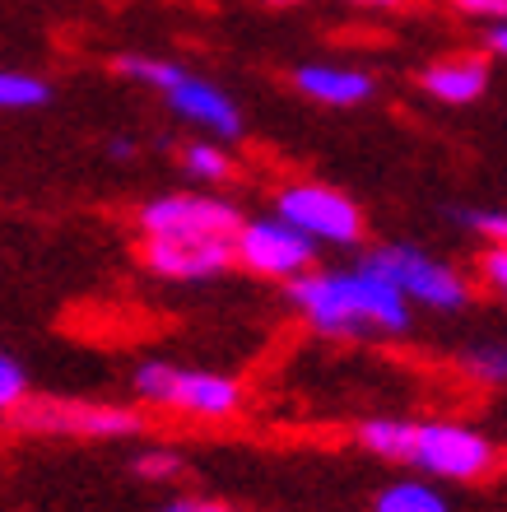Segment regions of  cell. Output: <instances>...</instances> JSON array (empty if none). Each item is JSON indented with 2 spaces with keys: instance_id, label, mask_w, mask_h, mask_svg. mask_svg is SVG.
Here are the masks:
<instances>
[{
  "instance_id": "7",
  "label": "cell",
  "mask_w": 507,
  "mask_h": 512,
  "mask_svg": "<svg viewBox=\"0 0 507 512\" xmlns=\"http://www.w3.org/2000/svg\"><path fill=\"white\" fill-rule=\"evenodd\" d=\"M270 215H280L289 229H298L317 247H359L363 229H368L359 201L326 182H284L275 191Z\"/></svg>"
},
{
  "instance_id": "25",
  "label": "cell",
  "mask_w": 507,
  "mask_h": 512,
  "mask_svg": "<svg viewBox=\"0 0 507 512\" xmlns=\"http://www.w3.org/2000/svg\"><path fill=\"white\" fill-rule=\"evenodd\" d=\"M107 154H117V159H131V154H135V145H131V140H126V135H117V140L107 145Z\"/></svg>"
},
{
  "instance_id": "9",
  "label": "cell",
  "mask_w": 507,
  "mask_h": 512,
  "mask_svg": "<svg viewBox=\"0 0 507 512\" xmlns=\"http://www.w3.org/2000/svg\"><path fill=\"white\" fill-rule=\"evenodd\" d=\"M317 243H307L298 229H289L280 215L247 219L242 215L238 233H233V266L252 270L261 280H298L317 266Z\"/></svg>"
},
{
  "instance_id": "11",
  "label": "cell",
  "mask_w": 507,
  "mask_h": 512,
  "mask_svg": "<svg viewBox=\"0 0 507 512\" xmlns=\"http://www.w3.org/2000/svg\"><path fill=\"white\" fill-rule=\"evenodd\" d=\"M489 56L480 52H461V56H438L419 70V89H424L433 103L442 108H470L480 103L484 89H489Z\"/></svg>"
},
{
  "instance_id": "1",
  "label": "cell",
  "mask_w": 507,
  "mask_h": 512,
  "mask_svg": "<svg viewBox=\"0 0 507 512\" xmlns=\"http://www.w3.org/2000/svg\"><path fill=\"white\" fill-rule=\"evenodd\" d=\"M289 303L326 340H401L410 336L414 308L368 261L335 270H307L289 280Z\"/></svg>"
},
{
  "instance_id": "16",
  "label": "cell",
  "mask_w": 507,
  "mask_h": 512,
  "mask_svg": "<svg viewBox=\"0 0 507 512\" xmlns=\"http://www.w3.org/2000/svg\"><path fill=\"white\" fill-rule=\"evenodd\" d=\"M52 103V84L28 70L0 66V112H33Z\"/></svg>"
},
{
  "instance_id": "8",
  "label": "cell",
  "mask_w": 507,
  "mask_h": 512,
  "mask_svg": "<svg viewBox=\"0 0 507 512\" xmlns=\"http://www.w3.org/2000/svg\"><path fill=\"white\" fill-rule=\"evenodd\" d=\"M19 429L47 433V438H80V443H107V438H140L145 415L135 405L112 401H38L14 410Z\"/></svg>"
},
{
  "instance_id": "15",
  "label": "cell",
  "mask_w": 507,
  "mask_h": 512,
  "mask_svg": "<svg viewBox=\"0 0 507 512\" xmlns=\"http://www.w3.org/2000/svg\"><path fill=\"white\" fill-rule=\"evenodd\" d=\"M373 512H452V503L428 480H396L373 499Z\"/></svg>"
},
{
  "instance_id": "21",
  "label": "cell",
  "mask_w": 507,
  "mask_h": 512,
  "mask_svg": "<svg viewBox=\"0 0 507 512\" xmlns=\"http://www.w3.org/2000/svg\"><path fill=\"white\" fill-rule=\"evenodd\" d=\"M480 280H484V289H494L498 298H507V247H484Z\"/></svg>"
},
{
  "instance_id": "19",
  "label": "cell",
  "mask_w": 507,
  "mask_h": 512,
  "mask_svg": "<svg viewBox=\"0 0 507 512\" xmlns=\"http://www.w3.org/2000/svg\"><path fill=\"white\" fill-rule=\"evenodd\" d=\"M456 224L489 238V247H507V210H484V205H456Z\"/></svg>"
},
{
  "instance_id": "23",
  "label": "cell",
  "mask_w": 507,
  "mask_h": 512,
  "mask_svg": "<svg viewBox=\"0 0 507 512\" xmlns=\"http://www.w3.org/2000/svg\"><path fill=\"white\" fill-rule=\"evenodd\" d=\"M154 512H238V508H233V503H219V499H173Z\"/></svg>"
},
{
  "instance_id": "14",
  "label": "cell",
  "mask_w": 507,
  "mask_h": 512,
  "mask_svg": "<svg viewBox=\"0 0 507 512\" xmlns=\"http://www.w3.org/2000/svg\"><path fill=\"white\" fill-rule=\"evenodd\" d=\"M456 373L475 387H507V340H470L456 354Z\"/></svg>"
},
{
  "instance_id": "2",
  "label": "cell",
  "mask_w": 507,
  "mask_h": 512,
  "mask_svg": "<svg viewBox=\"0 0 507 512\" xmlns=\"http://www.w3.org/2000/svg\"><path fill=\"white\" fill-rule=\"evenodd\" d=\"M112 70L135 84H145V89H159L173 117L201 126L214 140H238L242 135V108L233 103V94H224L219 84L201 80L196 70L177 66V61H163V56H140V52L117 56Z\"/></svg>"
},
{
  "instance_id": "24",
  "label": "cell",
  "mask_w": 507,
  "mask_h": 512,
  "mask_svg": "<svg viewBox=\"0 0 507 512\" xmlns=\"http://www.w3.org/2000/svg\"><path fill=\"white\" fill-rule=\"evenodd\" d=\"M484 47H489V56L507 61V24H484Z\"/></svg>"
},
{
  "instance_id": "10",
  "label": "cell",
  "mask_w": 507,
  "mask_h": 512,
  "mask_svg": "<svg viewBox=\"0 0 507 512\" xmlns=\"http://www.w3.org/2000/svg\"><path fill=\"white\" fill-rule=\"evenodd\" d=\"M140 256H145V266L159 280L201 284L233 266V243H219V238H210V243H159V238H145Z\"/></svg>"
},
{
  "instance_id": "5",
  "label": "cell",
  "mask_w": 507,
  "mask_h": 512,
  "mask_svg": "<svg viewBox=\"0 0 507 512\" xmlns=\"http://www.w3.org/2000/svg\"><path fill=\"white\" fill-rule=\"evenodd\" d=\"M363 261H368L382 280L396 284L410 308L466 312L470 298H475L470 294V280L452 266V261H442V256L424 252V247H414V243H382L363 256Z\"/></svg>"
},
{
  "instance_id": "3",
  "label": "cell",
  "mask_w": 507,
  "mask_h": 512,
  "mask_svg": "<svg viewBox=\"0 0 507 512\" xmlns=\"http://www.w3.org/2000/svg\"><path fill=\"white\" fill-rule=\"evenodd\" d=\"M131 391L140 405H159V410H173V415L187 419H205V424H219V419H233L247 401L238 378L228 373H205V368H182L168 364V359H145L135 364L131 373Z\"/></svg>"
},
{
  "instance_id": "13",
  "label": "cell",
  "mask_w": 507,
  "mask_h": 512,
  "mask_svg": "<svg viewBox=\"0 0 507 512\" xmlns=\"http://www.w3.org/2000/svg\"><path fill=\"white\" fill-rule=\"evenodd\" d=\"M410 433H414V419H401V415H368V419H359V429H354V443H359L363 452H373V457L405 466V457H410Z\"/></svg>"
},
{
  "instance_id": "18",
  "label": "cell",
  "mask_w": 507,
  "mask_h": 512,
  "mask_svg": "<svg viewBox=\"0 0 507 512\" xmlns=\"http://www.w3.org/2000/svg\"><path fill=\"white\" fill-rule=\"evenodd\" d=\"M135 475L140 480H149V485H168V480H177V475L187 471V457L177 452V447H154L149 443L145 452H135Z\"/></svg>"
},
{
  "instance_id": "4",
  "label": "cell",
  "mask_w": 507,
  "mask_h": 512,
  "mask_svg": "<svg viewBox=\"0 0 507 512\" xmlns=\"http://www.w3.org/2000/svg\"><path fill=\"white\" fill-rule=\"evenodd\" d=\"M405 466L428 480H452V485H475L503 466V452L484 429L466 419H414L410 457Z\"/></svg>"
},
{
  "instance_id": "27",
  "label": "cell",
  "mask_w": 507,
  "mask_h": 512,
  "mask_svg": "<svg viewBox=\"0 0 507 512\" xmlns=\"http://www.w3.org/2000/svg\"><path fill=\"white\" fill-rule=\"evenodd\" d=\"M266 5H280V10H284V5H298V0H266Z\"/></svg>"
},
{
  "instance_id": "17",
  "label": "cell",
  "mask_w": 507,
  "mask_h": 512,
  "mask_svg": "<svg viewBox=\"0 0 507 512\" xmlns=\"http://www.w3.org/2000/svg\"><path fill=\"white\" fill-rule=\"evenodd\" d=\"M182 173H187L191 182H201V187H214V182H228V177H233V159H228L224 145L201 140V145L182 149Z\"/></svg>"
},
{
  "instance_id": "12",
  "label": "cell",
  "mask_w": 507,
  "mask_h": 512,
  "mask_svg": "<svg viewBox=\"0 0 507 512\" xmlns=\"http://www.w3.org/2000/svg\"><path fill=\"white\" fill-rule=\"evenodd\" d=\"M294 89L321 108H359L377 94V80L368 70L335 66V61H307L294 70Z\"/></svg>"
},
{
  "instance_id": "20",
  "label": "cell",
  "mask_w": 507,
  "mask_h": 512,
  "mask_svg": "<svg viewBox=\"0 0 507 512\" xmlns=\"http://www.w3.org/2000/svg\"><path fill=\"white\" fill-rule=\"evenodd\" d=\"M28 401V373L14 354L0 350V419H14V410Z\"/></svg>"
},
{
  "instance_id": "22",
  "label": "cell",
  "mask_w": 507,
  "mask_h": 512,
  "mask_svg": "<svg viewBox=\"0 0 507 512\" xmlns=\"http://www.w3.org/2000/svg\"><path fill=\"white\" fill-rule=\"evenodd\" d=\"M452 5L480 24H507V0H452Z\"/></svg>"
},
{
  "instance_id": "26",
  "label": "cell",
  "mask_w": 507,
  "mask_h": 512,
  "mask_svg": "<svg viewBox=\"0 0 507 512\" xmlns=\"http://www.w3.org/2000/svg\"><path fill=\"white\" fill-rule=\"evenodd\" d=\"M345 5H363V10H396L401 0H345Z\"/></svg>"
},
{
  "instance_id": "6",
  "label": "cell",
  "mask_w": 507,
  "mask_h": 512,
  "mask_svg": "<svg viewBox=\"0 0 507 512\" xmlns=\"http://www.w3.org/2000/svg\"><path fill=\"white\" fill-rule=\"evenodd\" d=\"M135 224L140 238H159V243H210V238L233 243L242 210L210 191H163L135 210Z\"/></svg>"
}]
</instances>
